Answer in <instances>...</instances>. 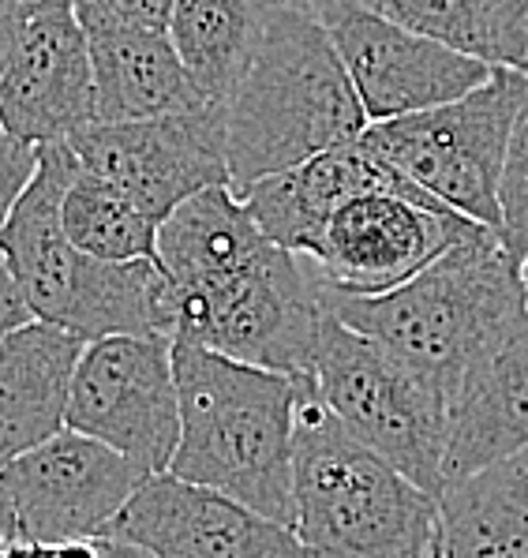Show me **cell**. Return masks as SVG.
<instances>
[{"mask_svg": "<svg viewBox=\"0 0 528 558\" xmlns=\"http://www.w3.org/2000/svg\"><path fill=\"white\" fill-rule=\"evenodd\" d=\"M327 307L379 341L446 409L465 375L528 326L521 259L488 226H476L390 293H327Z\"/></svg>", "mask_w": 528, "mask_h": 558, "instance_id": "obj_1", "label": "cell"}, {"mask_svg": "<svg viewBox=\"0 0 528 558\" xmlns=\"http://www.w3.org/2000/svg\"><path fill=\"white\" fill-rule=\"evenodd\" d=\"M176 439L169 472L293 529L296 379L173 341Z\"/></svg>", "mask_w": 528, "mask_h": 558, "instance_id": "obj_2", "label": "cell"}, {"mask_svg": "<svg viewBox=\"0 0 528 558\" xmlns=\"http://www.w3.org/2000/svg\"><path fill=\"white\" fill-rule=\"evenodd\" d=\"M293 532L315 558H442L439 499L348 435L296 375Z\"/></svg>", "mask_w": 528, "mask_h": 558, "instance_id": "obj_3", "label": "cell"}, {"mask_svg": "<svg viewBox=\"0 0 528 558\" xmlns=\"http://www.w3.org/2000/svg\"><path fill=\"white\" fill-rule=\"evenodd\" d=\"M368 117L330 31L308 12L274 4L248 75L225 101L229 187L236 195L322 150L364 135Z\"/></svg>", "mask_w": 528, "mask_h": 558, "instance_id": "obj_4", "label": "cell"}, {"mask_svg": "<svg viewBox=\"0 0 528 558\" xmlns=\"http://www.w3.org/2000/svg\"><path fill=\"white\" fill-rule=\"evenodd\" d=\"M75 166L67 143L38 147V169L0 226V255L30 319L83 341L109 333H161L173 341L169 286L155 259L101 263L67 240L61 199Z\"/></svg>", "mask_w": 528, "mask_h": 558, "instance_id": "obj_5", "label": "cell"}, {"mask_svg": "<svg viewBox=\"0 0 528 558\" xmlns=\"http://www.w3.org/2000/svg\"><path fill=\"white\" fill-rule=\"evenodd\" d=\"M173 341L281 375H311L327 289L311 263L267 244L251 263L195 289H169Z\"/></svg>", "mask_w": 528, "mask_h": 558, "instance_id": "obj_6", "label": "cell"}, {"mask_svg": "<svg viewBox=\"0 0 528 558\" xmlns=\"http://www.w3.org/2000/svg\"><path fill=\"white\" fill-rule=\"evenodd\" d=\"M525 90L528 80L517 68H495L488 83L462 98L374 120L360 140L431 199L499 233L502 161Z\"/></svg>", "mask_w": 528, "mask_h": 558, "instance_id": "obj_7", "label": "cell"}, {"mask_svg": "<svg viewBox=\"0 0 528 558\" xmlns=\"http://www.w3.org/2000/svg\"><path fill=\"white\" fill-rule=\"evenodd\" d=\"M319 401L368 450L439 499L450 409L439 393L327 307L308 375Z\"/></svg>", "mask_w": 528, "mask_h": 558, "instance_id": "obj_8", "label": "cell"}, {"mask_svg": "<svg viewBox=\"0 0 528 558\" xmlns=\"http://www.w3.org/2000/svg\"><path fill=\"white\" fill-rule=\"evenodd\" d=\"M64 427L106 442L143 480L169 472L181 439L173 341L161 333L87 341L67 383Z\"/></svg>", "mask_w": 528, "mask_h": 558, "instance_id": "obj_9", "label": "cell"}, {"mask_svg": "<svg viewBox=\"0 0 528 558\" xmlns=\"http://www.w3.org/2000/svg\"><path fill=\"white\" fill-rule=\"evenodd\" d=\"M480 221L431 199L428 192H364L322 221L304 252L327 293L379 296L397 289Z\"/></svg>", "mask_w": 528, "mask_h": 558, "instance_id": "obj_10", "label": "cell"}, {"mask_svg": "<svg viewBox=\"0 0 528 558\" xmlns=\"http://www.w3.org/2000/svg\"><path fill=\"white\" fill-rule=\"evenodd\" d=\"M64 143L87 173L121 187L158 221L187 195L229 184L225 106L214 101L147 120H94Z\"/></svg>", "mask_w": 528, "mask_h": 558, "instance_id": "obj_11", "label": "cell"}, {"mask_svg": "<svg viewBox=\"0 0 528 558\" xmlns=\"http://www.w3.org/2000/svg\"><path fill=\"white\" fill-rule=\"evenodd\" d=\"M368 124L454 101L491 80L495 64L379 12L337 0L322 15Z\"/></svg>", "mask_w": 528, "mask_h": 558, "instance_id": "obj_12", "label": "cell"}, {"mask_svg": "<svg viewBox=\"0 0 528 558\" xmlns=\"http://www.w3.org/2000/svg\"><path fill=\"white\" fill-rule=\"evenodd\" d=\"M101 536L150 558H315L288 525L173 472L139 480Z\"/></svg>", "mask_w": 528, "mask_h": 558, "instance_id": "obj_13", "label": "cell"}, {"mask_svg": "<svg viewBox=\"0 0 528 558\" xmlns=\"http://www.w3.org/2000/svg\"><path fill=\"white\" fill-rule=\"evenodd\" d=\"M0 480L15 506L20 539L53 544L101 536L143 476L106 442L61 427L0 465Z\"/></svg>", "mask_w": 528, "mask_h": 558, "instance_id": "obj_14", "label": "cell"}, {"mask_svg": "<svg viewBox=\"0 0 528 558\" xmlns=\"http://www.w3.org/2000/svg\"><path fill=\"white\" fill-rule=\"evenodd\" d=\"M0 124L46 147L94 124V75L87 34L75 8L27 20L0 72Z\"/></svg>", "mask_w": 528, "mask_h": 558, "instance_id": "obj_15", "label": "cell"}, {"mask_svg": "<svg viewBox=\"0 0 528 558\" xmlns=\"http://www.w3.org/2000/svg\"><path fill=\"white\" fill-rule=\"evenodd\" d=\"M364 192H423V187L386 166L371 147H364V140H353L315 154L285 173L262 177L259 184L244 187L241 203L248 206L270 244L304 255L322 221L345 199Z\"/></svg>", "mask_w": 528, "mask_h": 558, "instance_id": "obj_16", "label": "cell"}, {"mask_svg": "<svg viewBox=\"0 0 528 558\" xmlns=\"http://www.w3.org/2000/svg\"><path fill=\"white\" fill-rule=\"evenodd\" d=\"M75 20L87 34L94 120H147L207 106V94L192 83L169 31L127 27L94 15Z\"/></svg>", "mask_w": 528, "mask_h": 558, "instance_id": "obj_17", "label": "cell"}, {"mask_svg": "<svg viewBox=\"0 0 528 558\" xmlns=\"http://www.w3.org/2000/svg\"><path fill=\"white\" fill-rule=\"evenodd\" d=\"M528 446V326L465 375L450 401L442 480L502 461ZM442 484V487H446Z\"/></svg>", "mask_w": 528, "mask_h": 558, "instance_id": "obj_18", "label": "cell"}, {"mask_svg": "<svg viewBox=\"0 0 528 558\" xmlns=\"http://www.w3.org/2000/svg\"><path fill=\"white\" fill-rule=\"evenodd\" d=\"M87 341L49 323L0 338V465L64 427L67 383Z\"/></svg>", "mask_w": 528, "mask_h": 558, "instance_id": "obj_19", "label": "cell"}, {"mask_svg": "<svg viewBox=\"0 0 528 558\" xmlns=\"http://www.w3.org/2000/svg\"><path fill=\"white\" fill-rule=\"evenodd\" d=\"M270 240L229 184L187 195L161 218L155 263L169 289H195L241 270Z\"/></svg>", "mask_w": 528, "mask_h": 558, "instance_id": "obj_20", "label": "cell"}, {"mask_svg": "<svg viewBox=\"0 0 528 558\" xmlns=\"http://www.w3.org/2000/svg\"><path fill=\"white\" fill-rule=\"evenodd\" d=\"M442 558H528V446L439 495Z\"/></svg>", "mask_w": 528, "mask_h": 558, "instance_id": "obj_21", "label": "cell"}, {"mask_svg": "<svg viewBox=\"0 0 528 558\" xmlns=\"http://www.w3.org/2000/svg\"><path fill=\"white\" fill-rule=\"evenodd\" d=\"M274 0H176L169 41L207 101L225 106L248 75Z\"/></svg>", "mask_w": 528, "mask_h": 558, "instance_id": "obj_22", "label": "cell"}, {"mask_svg": "<svg viewBox=\"0 0 528 558\" xmlns=\"http://www.w3.org/2000/svg\"><path fill=\"white\" fill-rule=\"evenodd\" d=\"M61 226L79 252L101 263L155 259L158 218H150L139 203H132L121 187L75 166L61 199Z\"/></svg>", "mask_w": 528, "mask_h": 558, "instance_id": "obj_23", "label": "cell"}, {"mask_svg": "<svg viewBox=\"0 0 528 558\" xmlns=\"http://www.w3.org/2000/svg\"><path fill=\"white\" fill-rule=\"evenodd\" d=\"M353 4L379 12L386 20L402 23L408 31H420L446 46L472 53L495 64V27H491V0H353ZM499 68V64H495Z\"/></svg>", "mask_w": 528, "mask_h": 558, "instance_id": "obj_24", "label": "cell"}, {"mask_svg": "<svg viewBox=\"0 0 528 558\" xmlns=\"http://www.w3.org/2000/svg\"><path fill=\"white\" fill-rule=\"evenodd\" d=\"M499 210H502L499 236L521 259L528 252V90L514 117V128H509L506 161H502V180H499Z\"/></svg>", "mask_w": 528, "mask_h": 558, "instance_id": "obj_25", "label": "cell"}, {"mask_svg": "<svg viewBox=\"0 0 528 558\" xmlns=\"http://www.w3.org/2000/svg\"><path fill=\"white\" fill-rule=\"evenodd\" d=\"M34 169H38V147L20 140V135H12L0 124V226H4V218L12 214L23 187L30 184Z\"/></svg>", "mask_w": 528, "mask_h": 558, "instance_id": "obj_26", "label": "cell"}, {"mask_svg": "<svg viewBox=\"0 0 528 558\" xmlns=\"http://www.w3.org/2000/svg\"><path fill=\"white\" fill-rule=\"evenodd\" d=\"M176 0H75V15H94V20H113L127 27L165 31Z\"/></svg>", "mask_w": 528, "mask_h": 558, "instance_id": "obj_27", "label": "cell"}, {"mask_svg": "<svg viewBox=\"0 0 528 558\" xmlns=\"http://www.w3.org/2000/svg\"><path fill=\"white\" fill-rule=\"evenodd\" d=\"M491 27H495V64L521 68L528 49V0H491Z\"/></svg>", "mask_w": 528, "mask_h": 558, "instance_id": "obj_28", "label": "cell"}, {"mask_svg": "<svg viewBox=\"0 0 528 558\" xmlns=\"http://www.w3.org/2000/svg\"><path fill=\"white\" fill-rule=\"evenodd\" d=\"M23 323H30V307L23 304L20 286H15L12 270H8L4 255H0V338H8L12 330H20Z\"/></svg>", "mask_w": 528, "mask_h": 558, "instance_id": "obj_29", "label": "cell"}, {"mask_svg": "<svg viewBox=\"0 0 528 558\" xmlns=\"http://www.w3.org/2000/svg\"><path fill=\"white\" fill-rule=\"evenodd\" d=\"M67 8H75V0H0V12H8L20 23L38 20V15L49 12H67Z\"/></svg>", "mask_w": 528, "mask_h": 558, "instance_id": "obj_30", "label": "cell"}, {"mask_svg": "<svg viewBox=\"0 0 528 558\" xmlns=\"http://www.w3.org/2000/svg\"><path fill=\"white\" fill-rule=\"evenodd\" d=\"M12 539H20V525H15V506L8 499L4 480H0V547H8Z\"/></svg>", "mask_w": 528, "mask_h": 558, "instance_id": "obj_31", "label": "cell"}, {"mask_svg": "<svg viewBox=\"0 0 528 558\" xmlns=\"http://www.w3.org/2000/svg\"><path fill=\"white\" fill-rule=\"evenodd\" d=\"M20 27H23L20 20H12V15H8V12H0V72H4L8 57H12L15 38H20Z\"/></svg>", "mask_w": 528, "mask_h": 558, "instance_id": "obj_32", "label": "cell"}, {"mask_svg": "<svg viewBox=\"0 0 528 558\" xmlns=\"http://www.w3.org/2000/svg\"><path fill=\"white\" fill-rule=\"evenodd\" d=\"M98 544H101V558H150L147 551H139V547L124 544L116 536H98Z\"/></svg>", "mask_w": 528, "mask_h": 558, "instance_id": "obj_33", "label": "cell"}, {"mask_svg": "<svg viewBox=\"0 0 528 558\" xmlns=\"http://www.w3.org/2000/svg\"><path fill=\"white\" fill-rule=\"evenodd\" d=\"M274 4L296 8V12H308V15H315V20H322V15H327L330 8L337 4V0H274Z\"/></svg>", "mask_w": 528, "mask_h": 558, "instance_id": "obj_34", "label": "cell"}, {"mask_svg": "<svg viewBox=\"0 0 528 558\" xmlns=\"http://www.w3.org/2000/svg\"><path fill=\"white\" fill-rule=\"evenodd\" d=\"M521 286H525V307H528V252L521 255Z\"/></svg>", "mask_w": 528, "mask_h": 558, "instance_id": "obj_35", "label": "cell"}, {"mask_svg": "<svg viewBox=\"0 0 528 558\" xmlns=\"http://www.w3.org/2000/svg\"><path fill=\"white\" fill-rule=\"evenodd\" d=\"M517 72H521L525 80H528V49H525V60H521V68H517Z\"/></svg>", "mask_w": 528, "mask_h": 558, "instance_id": "obj_36", "label": "cell"}, {"mask_svg": "<svg viewBox=\"0 0 528 558\" xmlns=\"http://www.w3.org/2000/svg\"><path fill=\"white\" fill-rule=\"evenodd\" d=\"M0 551H4V547H0Z\"/></svg>", "mask_w": 528, "mask_h": 558, "instance_id": "obj_37", "label": "cell"}]
</instances>
